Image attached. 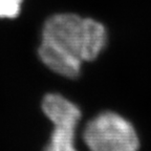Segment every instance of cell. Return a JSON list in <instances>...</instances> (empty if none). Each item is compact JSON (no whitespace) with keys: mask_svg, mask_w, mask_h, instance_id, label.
Segmentation results:
<instances>
[{"mask_svg":"<svg viewBox=\"0 0 151 151\" xmlns=\"http://www.w3.org/2000/svg\"><path fill=\"white\" fill-rule=\"evenodd\" d=\"M42 41L75 56L93 61L106 46L107 31L101 22L71 13L50 16L42 28Z\"/></svg>","mask_w":151,"mask_h":151,"instance_id":"6da1fadb","label":"cell"},{"mask_svg":"<svg viewBox=\"0 0 151 151\" xmlns=\"http://www.w3.org/2000/svg\"><path fill=\"white\" fill-rule=\"evenodd\" d=\"M38 55L42 63L57 75L67 79H76L80 76L83 62L59 47L41 40Z\"/></svg>","mask_w":151,"mask_h":151,"instance_id":"277c9868","label":"cell"},{"mask_svg":"<svg viewBox=\"0 0 151 151\" xmlns=\"http://www.w3.org/2000/svg\"><path fill=\"white\" fill-rule=\"evenodd\" d=\"M83 139L89 151H137L139 148L131 123L111 111L91 119L84 128Z\"/></svg>","mask_w":151,"mask_h":151,"instance_id":"7a4b0ae2","label":"cell"},{"mask_svg":"<svg viewBox=\"0 0 151 151\" xmlns=\"http://www.w3.org/2000/svg\"><path fill=\"white\" fill-rule=\"evenodd\" d=\"M23 0H0V18H16L21 11Z\"/></svg>","mask_w":151,"mask_h":151,"instance_id":"5b68a950","label":"cell"},{"mask_svg":"<svg viewBox=\"0 0 151 151\" xmlns=\"http://www.w3.org/2000/svg\"><path fill=\"white\" fill-rule=\"evenodd\" d=\"M42 110L54 125L43 151H78L75 137L82 116L80 108L61 94L48 93L42 100Z\"/></svg>","mask_w":151,"mask_h":151,"instance_id":"3957f363","label":"cell"}]
</instances>
